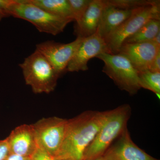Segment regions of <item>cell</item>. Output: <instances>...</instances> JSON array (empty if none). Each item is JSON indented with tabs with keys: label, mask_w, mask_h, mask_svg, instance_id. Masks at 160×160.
<instances>
[{
	"label": "cell",
	"mask_w": 160,
	"mask_h": 160,
	"mask_svg": "<svg viewBox=\"0 0 160 160\" xmlns=\"http://www.w3.org/2000/svg\"><path fill=\"white\" fill-rule=\"evenodd\" d=\"M6 139L12 154L30 157L38 147L32 124L16 127Z\"/></svg>",
	"instance_id": "12"
},
{
	"label": "cell",
	"mask_w": 160,
	"mask_h": 160,
	"mask_svg": "<svg viewBox=\"0 0 160 160\" xmlns=\"http://www.w3.org/2000/svg\"><path fill=\"white\" fill-rule=\"evenodd\" d=\"M149 70L153 72H160V52L152 61Z\"/></svg>",
	"instance_id": "23"
},
{
	"label": "cell",
	"mask_w": 160,
	"mask_h": 160,
	"mask_svg": "<svg viewBox=\"0 0 160 160\" xmlns=\"http://www.w3.org/2000/svg\"><path fill=\"white\" fill-rule=\"evenodd\" d=\"M96 58L104 63L103 72L112 80L121 90L133 95L141 89L139 72L125 57L119 53L112 54L105 52Z\"/></svg>",
	"instance_id": "5"
},
{
	"label": "cell",
	"mask_w": 160,
	"mask_h": 160,
	"mask_svg": "<svg viewBox=\"0 0 160 160\" xmlns=\"http://www.w3.org/2000/svg\"><path fill=\"white\" fill-rule=\"evenodd\" d=\"M108 6L125 10H134L146 6L160 5L158 0H104Z\"/></svg>",
	"instance_id": "18"
},
{
	"label": "cell",
	"mask_w": 160,
	"mask_h": 160,
	"mask_svg": "<svg viewBox=\"0 0 160 160\" xmlns=\"http://www.w3.org/2000/svg\"><path fill=\"white\" fill-rule=\"evenodd\" d=\"M54 160H56V159H54Z\"/></svg>",
	"instance_id": "27"
},
{
	"label": "cell",
	"mask_w": 160,
	"mask_h": 160,
	"mask_svg": "<svg viewBox=\"0 0 160 160\" xmlns=\"http://www.w3.org/2000/svg\"><path fill=\"white\" fill-rule=\"evenodd\" d=\"M109 53L105 41L96 33L83 38L74 56L69 62L67 71L73 72L88 70L89 60L102 53Z\"/></svg>",
	"instance_id": "9"
},
{
	"label": "cell",
	"mask_w": 160,
	"mask_h": 160,
	"mask_svg": "<svg viewBox=\"0 0 160 160\" xmlns=\"http://www.w3.org/2000/svg\"><path fill=\"white\" fill-rule=\"evenodd\" d=\"M67 122L68 120L52 117L43 118L32 124L38 147L54 158L62 144Z\"/></svg>",
	"instance_id": "7"
},
{
	"label": "cell",
	"mask_w": 160,
	"mask_h": 160,
	"mask_svg": "<svg viewBox=\"0 0 160 160\" xmlns=\"http://www.w3.org/2000/svg\"><path fill=\"white\" fill-rule=\"evenodd\" d=\"M10 154V150L6 138L0 140V160H5Z\"/></svg>",
	"instance_id": "22"
},
{
	"label": "cell",
	"mask_w": 160,
	"mask_h": 160,
	"mask_svg": "<svg viewBox=\"0 0 160 160\" xmlns=\"http://www.w3.org/2000/svg\"><path fill=\"white\" fill-rule=\"evenodd\" d=\"M75 22L80 19L85 13L92 0H68Z\"/></svg>",
	"instance_id": "19"
},
{
	"label": "cell",
	"mask_w": 160,
	"mask_h": 160,
	"mask_svg": "<svg viewBox=\"0 0 160 160\" xmlns=\"http://www.w3.org/2000/svg\"><path fill=\"white\" fill-rule=\"evenodd\" d=\"M160 20V5L134 9L131 15L104 39L110 54H118L123 42L147 22Z\"/></svg>",
	"instance_id": "6"
},
{
	"label": "cell",
	"mask_w": 160,
	"mask_h": 160,
	"mask_svg": "<svg viewBox=\"0 0 160 160\" xmlns=\"http://www.w3.org/2000/svg\"><path fill=\"white\" fill-rule=\"evenodd\" d=\"M130 113L131 108L128 105L108 111L106 120L84 152L83 160H92L103 156L126 128Z\"/></svg>",
	"instance_id": "2"
},
{
	"label": "cell",
	"mask_w": 160,
	"mask_h": 160,
	"mask_svg": "<svg viewBox=\"0 0 160 160\" xmlns=\"http://www.w3.org/2000/svg\"><path fill=\"white\" fill-rule=\"evenodd\" d=\"M26 85L35 93H49L56 87L59 77L49 61L35 51L19 64Z\"/></svg>",
	"instance_id": "3"
},
{
	"label": "cell",
	"mask_w": 160,
	"mask_h": 160,
	"mask_svg": "<svg viewBox=\"0 0 160 160\" xmlns=\"http://www.w3.org/2000/svg\"><path fill=\"white\" fill-rule=\"evenodd\" d=\"M160 32V20H150L135 33L127 38L122 45L150 42Z\"/></svg>",
	"instance_id": "16"
},
{
	"label": "cell",
	"mask_w": 160,
	"mask_h": 160,
	"mask_svg": "<svg viewBox=\"0 0 160 160\" xmlns=\"http://www.w3.org/2000/svg\"><path fill=\"white\" fill-rule=\"evenodd\" d=\"M91 160H107L106 159V158L104 157L103 156H102L93 159Z\"/></svg>",
	"instance_id": "26"
},
{
	"label": "cell",
	"mask_w": 160,
	"mask_h": 160,
	"mask_svg": "<svg viewBox=\"0 0 160 160\" xmlns=\"http://www.w3.org/2000/svg\"><path fill=\"white\" fill-rule=\"evenodd\" d=\"M139 83L141 88L148 89L160 95V72L149 70L139 72Z\"/></svg>",
	"instance_id": "17"
},
{
	"label": "cell",
	"mask_w": 160,
	"mask_h": 160,
	"mask_svg": "<svg viewBox=\"0 0 160 160\" xmlns=\"http://www.w3.org/2000/svg\"><path fill=\"white\" fill-rule=\"evenodd\" d=\"M151 42L157 46L160 47V32L156 35L153 39L152 40Z\"/></svg>",
	"instance_id": "25"
},
{
	"label": "cell",
	"mask_w": 160,
	"mask_h": 160,
	"mask_svg": "<svg viewBox=\"0 0 160 160\" xmlns=\"http://www.w3.org/2000/svg\"><path fill=\"white\" fill-rule=\"evenodd\" d=\"M83 38H77L71 42L62 44L54 41H47L36 45V50L40 52L51 64L61 77L67 71V66Z\"/></svg>",
	"instance_id": "8"
},
{
	"label": "cell",
	"mask_w": 160,
	"mask_h": 160,
	"mask_svg": "<svg viewBox=\"0 0 160 160\" xmlns=\"http://www.w3.org/2000/svg\"><path fill=\"white\" fill-rule=\"evenodd\" d=\"M160 52V47L151 41L123 44L119 54L127 59L139 72L149 70L152 61Z\"/></svg>",
	"instance_id": "10"
},
{
	"label": "cell",
	"mask_w": 160,
	"mask_h": 160,
	"mask_svg": "<svg viewBox=\"0 0 160 160\" xmlns=\"http://www.w3.org/2000/svg\"><path fill=\"white\" fill-rule=\"evenodd\" d=\"M12 0H0V21L4 18L11 16L9 8Z\"/></svg>",
	"instance_id": "20"
},
{
	"label": "cell",
	"mask_w": 160,
	"mask_h": 160,
	"mask_svg": "<svg viewBox=\"0 0 160 160\" xmlns=\"http://www.w3.org/2000/svg\"><path fill=\"white\" fill-rule=\"evenodd\" d=\"M31 160H54V158L45 150L38 147L30 157Z\"/></svg>",
	"instance_id": "21"
},
{
	"label": "cell",
	"mask_w": 160,
	"mask_h": 160,
	"mask_svg": "<svg viewBox=\"0 0 160 160\" xmlns=\"http://www.w3.org/2000/svg\"><path fill=\"white\" fill-rule=\"evenodd\" d=\"M5 160H31V159H30V157L21 156L10 153Z\"/></svg>",
	"instance_id": "24"
},
{
	"label": "cell",
	"mask_w": 160,
	"mask_h": 160,
	"mask_svg": "<svg viewBox=\"0 0 160 160\" xmlns=\"http://www.w3.org/2000/svg\"><path fill=\"white\" fill-rule=\"evenodd\" d=\"M108 111H87L68 120L56 160H83L84 152L106 120Z\"/></svg>",
	"instance_id": "1"
},
{
	"label": "cell",
	"mask_w": 160,
	"mask_h": 160,
	"mask_svg": "<svg viewBox=\"0 0 160 160\" xmlns=\"http://www.w3.org/2000/svg\"><path fill=\"white\" fill-rule=\"evenodd\" d=\"M10 15L28 21L40 32L56 35L64 31L73 20L52 14L26 0H12L9 8Z\"/></svg>",
	"instance_id": "4"
},
{
	"label": "cell",
	"mask_w": 160,
	"mask_h": 160,
	"mask_svg": "<svg viewBox=\"0 0 160 160\" xmlns=\"http://www.w3.org/2000/svg\"><path fill=\"white\" fill-rule=\"evenodd\" d=\"M105 6L104 0H92L82 17L75 22L74 34L77 38H85L96 33Z\"/></svg>",
	"instance_id": "13"
},
{
	"label": "cell",
	"mask_w": 160,
	"mask_h": 160,
	"mask_svg": "<svg viewBox=\"0 0 160 160\" xmlns=\"http://www.w3.org/2000/svg\"><path fill=\"white\" fill-rule=\"evenodd\" d=\"M47 12L60 17L74 21L68 0H26Z\"/></svg>",
	"instance_id": "15"
},
{
	"label": "cell",
	"mask_w": 160,
	"mask_h": 160,
	"mask_svg": "<svg viewBox=\"0 0 160 160\" xmlns=\"http://www.w3.org/2000/svg\"><path fill=\"white\" fill-rule=\"evenodd\" d=\"M103 156L107 160H158L147 154L132 140L127 127Z\"/></svg>",
	"instance_id": "11"
},
{
	"label": "cell",
	"mask_w": 160,
	"mask_h": 160,
	"mask_svg": "<svg viewBox=\"0 0 160 160\" xmlns=\"http://www.w3.org/2000/svg\"><path fill=\"white\" fill-rule=\"evenodd\" d=\"M132 11L133 10L118 9L106 4L96 33L105 39L131 15Z\"/></svg>",
	"instance_id": "14"
}]
</instances>
